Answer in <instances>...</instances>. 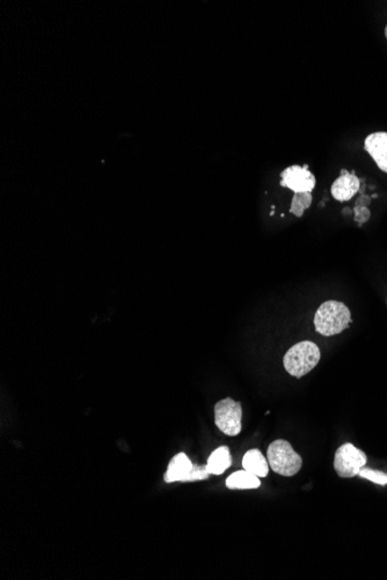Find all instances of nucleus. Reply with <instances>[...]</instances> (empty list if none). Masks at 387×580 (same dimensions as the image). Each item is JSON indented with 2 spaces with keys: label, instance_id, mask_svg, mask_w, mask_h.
<instances>
[{
  "label": "nucleus",
  "instance_id": "1",
  "mask_svg": "<svg viewBox=\"0 0 387 580\" xmlns=\"http://www.w3.org/2000/svg\"><path fill=\"white\" fill-rule=\"evenodd\" d=\"M351 323V309L337 300L323 302L314 316L316 332L325 337L341 334Z\"/></svg>",
  "mask_w": 387,
  "mask_h": 580
},
{
  "label": "nucleus",
  "instance_id": "2",
  "mask_svg": "<svg viewBox=\"0 0 387 580\" xmlns=\"http://www.w3.org/2000/svg\"><path fill=\"white\" fill-rule=\"evenodd\" d=\"M320 357L321 355L317 344L310 341H303L290 348L283 358V364L290 376L302 378L318 365Z\"/></svg>",
  "mask_w": 387,
  "mask_h": 580
},
{
  "label": "nucleus",
  "instance_id": "3",
  "mask_svg": "<svg viewBox=\"0 0 387 580\" xmlns=\"http://www.w3.org/2000/svg\"><path fill=\"white\" fill-rule=\"evenodd\" d=\"M267 460L269 467L282 476H295L303 465V460L286 440H275L267 451Z\"/></svg>",
  "mask_w": 387,
  "mask_h": 580
},
{
  "label": "nucleus",
  "instance_id": "4",
  "mask_svg": "<svg viewBox=\"0 0 387 580\" xmlns=\"http://www.w3.org/2000/svg\"><path fill=\"white\" fill-rule=\"evenodd\" d=\"M209 476L206 466L194 465L185 453H178L169 462L165 474V482H195L206 480Z\"/></svg>",
  "mask_w": 387,
  "mask_h": 580
},
{
  "label": "nucleus",
  "instance_id": "5",
  "mask_svg": "<svg viewBox=\"0 0 387 580\" xmlns=\"http://www.w3.org/2000/svg\"><path fill=\"white\" fill-rule=\"evenodd\" d=\"M367 462V454L353 444H344L337 448L334 458V468L342 479H351L358 475Z\"/></svg>",
  "mask_w": 387,
  "mask_h": 580
},
{
  "label": "nucleus",
  "instance_id": "6",
  "mask_svg": "<svg viewBox=\"0 0 387 580\" xmlns=\"http://www.w3.org/2000/svg\"><path fill=\"white\" fill-rule=\"evenodd\" d=\"M241 404L234 399H222L215 406V423L226 436L236 437L241 431Z\"/></svg>",
  "mask_w": 387,
  "mask_h": 580
},
{
  "label": "nucleus",
  "instance_id": "7",
  "mask_svg": "<svg viewBox=\"0 0 387 580\" xmlns=\"http://www.w3.org/2000/svg\"><path fill=\"white\" fill-rule=\"evenodd\" d=\"M281 185L289 188L295 194L312 192L316 187V178L309 171V164L290 166L281 173Z\"/></svg>",
  "mask_w": 387,
  "mask_h": 580
},
{
  "label": "nucleus",
  "instance_id": "8",
  "mask_svg": "<svg viewBox=\"0 0 387 580\" xmlns=\"http://www.w3.org/2000/svg\"><path fill=\"white\" fill-rule=\"evenodd\" d=\"M360 188V178H357L355 173H349L346 169L341 171L340 178H337L334 182L330 192L337 201H347L358 192Z\"/></svg>",
  "mask_w": 387,
  "mask_h": 580
},
{
  "label": "nucleus",
  "instance_id": "9",
  "mask_svg": "<svg viewBox=\"0 0 387 580\" xmlns=\"http://www.w3.org/2000/svg\"><path fill=\"white\" fill-rule=\"evenodd\" d=\"M365 151L371 155L381 171L387 173V132H374L364 141Z\"/></svg>",
  "mask_w": 387,
  "mask_h": 580
},
{
  "label": "nucleus",
  "instance_id": "10",
  "mask_svg": "<svg viewBox=\"0 0 387 580\" xmlns=\"http://www.w3.org/2000/svg\"><path fill=\"white\" fill-rule=\"evenodd\" d=\"M243 467L244 469L258 477L268 476V473H269V463L267 462V459L263 456L262 453L256 448L248 451L244 455Z\"/></svg>",
  "mask_w": 387,
  "mask_h": 580
},
{
  "label": "nucleus",
  "instance_id": "11",
  "mask_svg": "<svg viewBox=\"0 0 387 580\" xmlns=\"http://www.w3.org/2000/svg\"><path fill=\"white\" fill-rule=\"evenodd\" d=\"M232 465V458L229 447H218L211 453L206 463V470L210 475H222Z\"/></svg>",
  "mask_w": 387,
  "mask_h": 580
},
{
  "label": "nucleus",
  "instance_id": "12",
  "mask_svg": "<svg viewBox=\"0 0 387 580\" xmlns=\"http://www.w3.org/2000/svg\"><path fill=\"white\" fill-rule=\"evenodd\" d=\"M260 486L259 477L248 473L247 470L236 472L226 480V486L232 490L258 489Z\"/></svg>",
  "mask_w": 387,
  "mask_h": 580
},
{
  "label": "nucleus",
  "instance_id": "13",
  "mask_svg": "<svg viewBox=\"0 0 387 580\" xmlns=\"http://www.w3.org/2000/svg\"><path fill=\"white\" fill-rule=\"evenodd\" d=\"M312 199L314 197L311 192H298V194H293L290 212L298 218L303 217L304 212L307 211L312 204Z\"/></svg>",
  "mask_w": 387,
  "mask_h": 580
},
{
  "label": "nucleus",
  "instance_id": "14",
  "mask_svg": "<svg viewBox=\"0 0 387 580\" xmlns=\"http://www.w3.org/2000/svg\"><path fill=\"white\" fill-rule=\"evenodd\" d=\"M358 475H360V477H362V479L371 481V482L379 484V486H387V474L383 473V472L369 469V468H362V469L360 470Z\"/></svg>",
  "mask_w": 387,
  "mask_h": 580
},
{
  "label": "nucleus",
  "instance_id": "15",
  "mask_svg": "<svg viewBox=\"0 0 387 580\" xmlns=\"http://www.w3.org/2000/svg\"><path fill=\"white\" fill-rule=\"evenodd\" d=\"M353 212H355V222H358L360 225L364 224V222H367L369 218H370V210L363 204V197L358 199L356 201V206L353 208Z\"/></svg>",
  "mask_w": 387,
  "mask_h": 580
},
{
  "label": "nucleus",
  "instance_id": "16",
  "mask_svg": "<svg viewBox=\"0 0 387 580\" xmlns=\"http://www.w3.org/2000/svg\"><path fill=\"white\" fill-rule=\"evenodd\" d=\"M385 36H386L387 38V26L386 28H385Z\"/></svg>",
  "mask_w": 387,
  "mask_h": 580
}]
</instances>
